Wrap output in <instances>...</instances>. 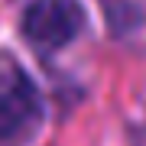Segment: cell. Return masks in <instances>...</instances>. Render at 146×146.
I'll use <instances>...</instances> for the list:
<instances>
[{
    "label": "cell",
    "instance_id": "obj_1",
    "mask_svg": "<svg viewBox=\"0 0 146 146\" xmlns=\"http://www.w3.org/2000/svg\"><path fill=\"white\" fill-rule=\"evenodd\" d=\"M42 101L26 68L13 55L0 52V146H20L36 133Z\"/></svg>",
    "mask_w": 146,
    "mask_h": 146
},
{
    "label": "cell",
    "instance_id": "obj_2",
    "mask_svg": "<svg viewBox=\"0 0 146 146\" xmlns=\"http://www.w3.org/2000/svg\"><path fill=\"white\" fill-rule=\"evenodd\" d=\"M81 29V7L75 0H29L23 7V33L39 49H62Z\"/></svg>",
    "mask_w": 146,
    "mask_h": 146
}]
</instances>
